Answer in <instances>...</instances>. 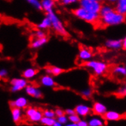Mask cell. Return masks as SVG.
Wrapping results in <instances>:
<instances>
[{"mask_svg":"<svg viewBox=\"0 0 126 126\" xmlns=\"http://www.w3.org/2000/svg\"><path fill=\"white\" fill-rule=\"evenodd\" d=\"M63 72V70L61 67H59L57 66H47L45 68V73L50 75H52L54 77H57L61 75V74Z\"/></svg>","mask_w":126,"mask_h":126,"instance_id":"obj_19","label":"cell"},{"mask_svg":"<svg viewBox=\"0 0 126 126\" xmlns=\"http://www.w3.org/2000/svg\"><path fill=\"white\" fill-rule=\"evenodd\" d=\"M104 1L106 3H109V4H111V5H115L118 0H104Z\"/></svg>","mask_w":126,"mask_h":126,"instance_id":"obj_38","label":"cell"},{"mask_svg":"<svg viewBox=\"0 0 126 126\" xmlns=\"http://www.w3.org/2000/svg\"><path fill=\"white\" fill-rule=\"evenodd\" d=\"M54 1L55 2H60V0H54Z\"/></svg>","mask_w":126,"mask_h":126,"instance_id":"obj_41","label":"cell"},{"mask_svg":"<svg viewBox=\"0 0 126 126\" xmlns=\"http://www.w3.org/2000/svg\"><path fill=\"white\" fill-rule=\"evenodd\" d=\"M107 110L108 109H107L106 106L103 104V103L99 102H94L92 106V111L94 115L103 116L104 114L107 112Z\"/></svg>","mask_w":126,"mask_h":126,"instance_id":"obj_12","label":"cell"},{"mask_svg":"<svg viewBox=\"0 0 126 126\" xmlns=\"http://www.w3.org/2000/svg\"><path fill=\"white\" fill-rule=\"evenodd\" d=\"M79 0H60V2L64 6H70L79 3Z\"/></svg>","mask_w":126,"mask_h":126,"instance_id":"obj_29","label":"cell"},{"mask_svg":"<svg viewBox=\"0 0 126 126\" xmlns=\"http://www.w3.org/2000/svg\"><path fill=\"white\" fill-rule=\"evenodd\" d=\"M57 120L62 125H66V124L69 122V118H68V115H66L65 114V115H63L61 116L57 117Z\"/></svg>","mask_w":126,"mask_h":126,"instance_id":"obj_28","label":"cell"},{"mask_svg":"<svg viewBox=\"0 0 126 126\" xmlns=\"http://www.w3.org/2000/svg\"><path fill=\"white\" fill-rule=\"evenodd\" d=\"M79 6L83 7L88 11L99 14L102 8V2L98 0H79Z\"/></svg>","mask_w":126,"mask_h":126,"instance_id":"obj_5","label":"cell"},{"mask_svg":"<svg viewBox=\"0 0 126 126\" xmlns=\"http://www.w3.org/2000/svg\"><path fill=\"white\" fill-rule=\"evenodd\" d=\"M41 2L42 6V10H44L46 13L51 10H54L56 3L54 0H41Z\"/></svg>","mask_w":126,"mask_h":126,"instance_id":"obj_20","label":"cell"},{"mask_svg":"<svg viewBox=\"0 0 126 126\" xmlns=\"http://www.w3.org/2000/svg\"><path fill=\"white\" fill-rule=\"evenodd\" d=\"M106 120L103 116L95 115L88 120L89 126H103L106 125Z\"/></svg>","mask_w":126,"mask_h":126,"instance_id":"obj_16","label":"cell"},{"mask_svg":"<svg viewBox=\"0 0 126 126\" xmlns=\"http://www.w3.org/2000/svg\"><path fill=\"white\" fill-rule=\"evenodd\" d=\"M125 118H126V113L125 114Z\"/></svg>","mask_w":126,"mask_h":126,"instance_id":"obj_42","label":"cell"},{"mask_svg":"<svg viewBox=\"0 0 126 126\" xmlns=\"http://www.w3.org/2000/svg\"><path fill=\"white\" fill-rule=\"evenodd\" d=\"M80 93L84 98L89 99V98H90L93 95V90L91 88H86V89H84L83 90L81 91Z\"/></svg>","mask_w":126,"mask_h":126,"instance_id":"obj_27","label":"cell"},{"mask_svg":"<svg viewBox=\"0 0 126 126\" xmlns=\"http://www.w3.org/2000/svg\"><path fill=\"white\" fill-rule=\"evenodd\" d=\"M46 15L50 18L51 22H52V28L57 34H60L63 37L68 36V32L66 31V28L64 27L63 21L57 16V15L55 13L54 10H51L47 12Z\"/></svg>","mask_w":126,"mask_h":126,"instance_id":"obj_3","label":"cell"},{"mask_svg":"<svg viewBox=\"0 0 126 126\" xmlns=\"http://www.w3.org/2000/svg\"><path fill=\"white\" fill-rule=\"evenodd\" d=\"M76 113L81 118H86L89 115H90L92 111V107H90L84 104H79L75 107Z\"/></svg>","mask_w":126,"mask_h":126,"instance_id":"obj_9","label":"cell"},{"mask_svg":"<svg viewBox=\"0 0 126 126\" xmlns=\"http://www.w3.org/2000/svg\"><path fill=\"white\" fill-rule=\"evenodd\" d=\"M9 106L11 108L12 107H16L19 109H26L28 106V100L24 97V96H20V97L17 98L16 99L12 100L9 102Z\"/></svg>","mask_w":126,"mask_h":126,"instance_id":"obj_8","label":"cell"},{"mask_svg":"<svg viewBox=\"0 0 126 126\" xmlns=\"http://www.w3.org/2000/svg\"><path fill=\"white\" fill-rule=\"evenodd\" d=\"M68 118H69V122H73L76 124H77L79 122V120L81 119V117L79 115H78L77 113L69 115Z\"/></svg>","mask_w":126,"mask_h":126,"instance_id":"obj_30","label":"cell"},{"mask_svg":"<svg viewBox=\"0 0 126 126\" xmlns=\"http://www.w3.org/2000/svg\"><path fill=\"white\" fill-rule=\"evenodd\" d=\"M114 7L118 12L126 16V0H118Z\"/></svg>","mask_w":126,"mask_h":126,"instance_id":"obj_21","label":"cell"},{"mask_svg":"<svg viewBox=\"0 0 126 126\" xmlns=\"http://www.w3.org/2000/svg\"><path fill=\"white\" fill-rule=\"evenodd\" d=\"M54 111H55V114H56V118L58 116H61L63 115H65V111L61 109H57Z\"/></svg>","mask_w":126,"mask_h":126,"instance_id":"obj_35","label":"cell"},{"mask_svg":"<svg viewBox=\"0 0 126 126\" xmlns=\"http://www.w3.org/2000/svg\"><path fill=\"white\" fill-rule=\"evenodd\" d=\"M116 94L118 95V96H125L126 95V83H125V84L124 85V86L123 87H121V88H119L118 90H117V92H116Z\"/></svg>","mask_w":126,"mask_h":126,"instance_id":"obj_33","label":"cell"},{"mask_svg":"<svg viewBox=\"0 0 126 126\" xmlns=\"http://www.w3.org/2000/svg\"><path fill=\"white\" fill-rule=\"evenodd\" d=\"M84 66L92 70L94 74L96 76L103 75L108 70L107 63L99 61L90 60L84 63Z\"/></svg>","mask_w":126,"mask_h":126,"instance_id":"obj_4","label":"cell"},{"mask_svg":"<svg viewBox=\"0 0 126 126\" xmlns=\"http://www.w3.org/2000/svg\"><path fill=\"white\" fill-rule=\"evenodd\" d=\"M10 90L12 93H16L19 92L22 90H25L26 86L28 85L27 79L22 77H18V78H13L10 81Z\"/></svg>","mask_w":126,"mask_h":126,"instance_id":"obj_6","label":"cell"},{"mask_svg":"<svg viewBox=\"0 0 126 126\" xmlns=\"http://www.w3.org/2000/svg\"><path fill=\"white\" fill-rule=\"evenodd\" d=\"M122 49L126 51V36H125V38L122 40Z\"/></svg>","mask_w":126,"mask_h":126,"instance_id":"obj_39","label":"cell"},{"mask_svg":"<svg viewBox=\"0 0 126 126\" xmlns=\"http://www.w3.org/2000/svg\"><path fill=\"white\" fill-rule=\"evenodd\" d=\"M9 75V71L7 70L6 69L3 68V69H1V70H0V77H1V79H5L7 77H8Z\"/></svg>","mask_w":126,"mask_h":126,"instance_id":"obj_34","label":"cell"},{"mask_svg":"<svg viewBox=\"0 0 126 126\" xmlns=\"http://www.w3.org/2000/svg\"><path fill=\"white\" fill-rule=\"evenodd\" d=\"M93 57V53L91 50L88 49L86 47H81L79 50L78 54V58L80 61H82L83 63L91 60V58Z\"/></svg>","mask_w":126,"mask_h":126,"instance_id":"obj_11","label":"cell"},{"mask_svg":"<svg viewBox=\"0 0 126 126\" xmlns=\"http://www.w3.org/2000/svg\"><path fill=\"white\" fill-rule=\"evenodd\" d=\"M105 46L110 50H119L122 48V40L120 39H109L106 41Z\"/></svg>","mask_w":126,"mask_h":126,"instance_id":"obj_15","label":"cell"},{"mask_svg":"<svg viewBox=\"0 0 126 126\" xmlns=\"http://www.w3.org/2000/svg\"><path fill=\"white\" fill-rule=\"evenodd\" d=\"M44 116L45 117H49V118H56V114L55 111L51 110V109H45L43 111Z\"/></svg>","mask_w":126,"mask_h":126,"instance_id":"obj_31","label":"cell"},{"mask_svg":"<svg viewBox=\"0 0 126 126\" xmlns=\"http://www.w3.org/2000/svg\"><path fill=\"white\" fill-rule=\"evenodd\" d=\"M73 14L77 18L93 25H99V14L88 11L83 7H77L73 10Z\"/></svg>","mask_w":126,"mask_h":126,"instance_id":"obj_2","label":"cell"},{"mask_svg":"<svg viewBox=\"0 0 126 126\" xmlns=\"http://www.w3.org/2000/svg\"><path fill=\"white\" fill-rule=\"evenodd\" d=\"M44 37H47L44 30L38 29V30L35 31L34 33V38H44Z\"/></svg>","mask_w":126,"mask_h":126,"instance_id":"obj_32","label":"cell"},{"mask_svg":"<svg viewBox=\"0 0 126 126\" xmlns=\"http://www.w3.org/2000/svg\"><path fill=\"white\" fill-rule=\"evenodd\" d=\"M76 113V111H75V109H66L65 110V114L66 115H73Z\"/></svg>","mask_w":126,"mask_h":126,"instance_id":"obj_36","label":"cell"},{"mask_svg":"<svg viewBox=\"0 0 126 126\" xmlns=\"http://www.w3.org/2000/svg\"><path fill=\"white\" fill-rule=\"evenodd\" d=\"M66 126H77V124L73 123V122H70L66 124Z\"/></svg>","mask_w":126,"mask_h":126,"instance_id":"obj_40","label":"cell"},{"mask_svg":"<svg viewBox=\"0 0 126 126\" xmlns=\"http://www.w3.org/2000/svg\"><path fill=\"white\" fill-rule=\"evenodd\" d=\"M11 115H12V121L15 123L18 124L21 122L24 116V112H23V111H22V109L12 107L11 108Z\"/></svg>","mask_w":126,"mask_h":126,"instance_id":"obj_13","label":"cell"},{"mask_svg":"<svg viewBox=\"0 0 126 126\" xmlns=\"http://www.w3.org/2000/svg\"><path fill=\"white\" fill-rule=\"evenodd\" d=\"M77 126H89L88 121L85 119H80L79 122L77 123Z\"/></svg>","mask_w":126,"mask_h":126,"instance_id":"obj_37","label":"cell"},{"mask_svg":"<svg viewBox=\"0 0 126 126\" xmlns=\"http://www.w3.org/2000/svg\"><path fill=\"white\" fill-rule=\"evenodd\" d=\"M25 93L27 95L34 97L35 99H41L43 97V93L38 87L34 85H28L25 89Z\"/></svg>","mask_w":126,"mask_h":126,"instance_id":"obj_7","label":"cell"},{"mask_svg":"<svg viewBox=\"0 0 126 126\" xmlns=\"http://www.w3.org/2000/svg\"><path fill=\"white\" fill-rule=\"evenodd\" d=\"M43 117H44L43 111L37 109V110L34 112V113L31 117H29L28 119L29 122H31L38 123V122H41Z\"/></svg>","mask_w":126,"mask_h":126,"instance_id":"obj_22","label":"cell"},{"mask_svg":"<svg viewBox=\"0 0 126 126\" xmlns=\"http://www.w3.org/2000/svg\"><path fill=\"white\" fill-rule=\"evenodd\" d=\"M106 122H117L122 118V115L118 112L112 110H107V112L103 115Z\"/></svg>","mask_w":126,"mask_h":126,"instance_id":"obj_14","label":"cell"},{"mask_svg":"<svg viewBox=\"0 0 126 126\" xmlns=\"http://www.w3.org/2000/svg\"><path fill=\"white\" fill-rule=\"evenodd\" d=\"M53 77H52V75H50V74H47V73H46L45 75H43L40 79L41 84L43 86L47 87V88L54 87L56 86V82H55V80Z\"/></svg>","mask_w":126,"mask_h":126,"instance_id":"obj_10","label":"cell"},{"mask_svg":"<svg viewBox=\"0 0 126 126\" xmlns=\"http://www.w3.org/2000/svg\"><path fill=\"white\" fill-rule=\"evenodd\" d=\"M37 27L38 29H41V30H47V29L52 28V22H51L50 18L46 15V16L41 21Z\"/></svg>","mask_w":126,"mask_h":126,"instance_id":"obj_18","label":"cell"},{"mask_svg":"<svg viewBox=\"0 0 126 126\" xmlns=\"http://www.w3.org/2000/svg\"><path fill=\"white\" fill-rule=\"evenodd\" d=\"M114 5L109 3L103 4L99 12V25L105 27L118 26L123 24L126 20V16L118 12Z\"/></svg>","mask_w":126,"mask_h":126,"instance_id":"obj_1","label":"cell"},{"mask_svg":"<svg viewBox=\"0 0 126 126\" xmlns=\"http://www.w3.org/2000/svg\"><path fill=\"white\" fill-rule=\"evenodd\" d=\"M26 2H28L29 5H31L33 8H34L37 10H42L41 2L40 0H25Z\"/></svg>","mask_w":126,"mask_h":126,"instance_id":"obj_26","label":"cell"},{"mask_svg":"<svg viewBox=\"0 0 126 126\" xmlns=\"http://www.w3.org/2000/svg\"><path fill=\"white\" fill-rule=\"evenodd\" d=\"M125 68H126V66H125Z\"/></svg>","mask_w":126,"mask_h":126,"instance_id":"obj_43","label":"cell"},{"mask_svg":"<svg viewBox=\"0 0 126 126\" xmlns=\"http://www.w3.org/2000/svg\"><path fill=\"white\" fill-rule=\"evenodd\" d=\"M113 73L120 77H126V68L124 66H116L113 69Z\"/></svg>","mask_w":126,"mask_h":126,"instance_id":"obj_25","label":"cell"},{"mask_svg":"<svg viewBox=\"0 0 126 126\" xmlns=\"http://www.w3.org/2000/svg\"><path fill=\"white\" fill-rule=\"evenodd\" d=\"M37 73H38V71H37L36 69L30 67V68H27L23 71L22 77L27 79H32L37 75Z\"/></svg>","mask_w":126,"mask_h":126,"instance_id":"obj_23","label":"cell"},{"mask_svg":"<svg viewBox=\"0 0 126 126\" xmlns=\"http://www.w3.org/2000/svg\"><path fill=\"white\" fill-rule=\"evenodd\" d=\"M48 39L47 37H44V38H34V39L32 41L30 44V47L33 49H38L47 43Z\"/></svg>","mask_w":126,"mask_h":126,"instance_id":"obj_17","label":"cell"},{"mask_svg":"<svg viewBox=\"0 0 126 126\" xmlns=\"http://www.w3.org/2000/svg\"><path fill=\"white\" fill-rule=\"evenodd\" d=\"M56 121L57 119L55 118H49V117L44 116L40 123L43 125H46V126H54Z\"/></svg>","mask_w":126,"mask_h":126,"instance_id":"obj_24","label":"cell"}]
</instances>
